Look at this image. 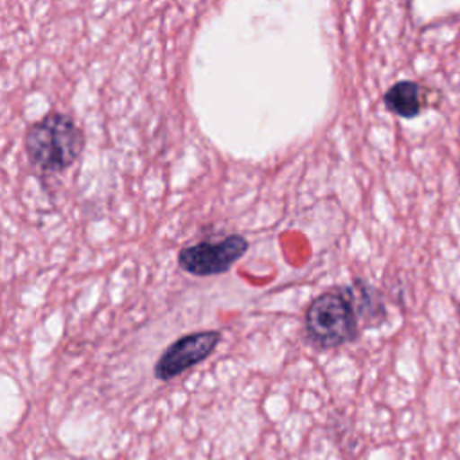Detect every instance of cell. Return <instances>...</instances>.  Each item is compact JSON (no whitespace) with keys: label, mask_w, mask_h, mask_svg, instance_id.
<instances>
[{"label":"cell","mask_w":460,"mask_h":460,"mask_svg":"<svg viewBox=\"0 0 460 460\" xmlns=\"http://www.w3.org/2000/svg\"><path fill=\"white\" fill-rule=\"evenodd\" d=\"M83 146L84 138L75 122L58 111L34 122L25 135V149L31 164L45 172L68 169L79 158Z\"/></svg>","instance_id":"cell-1"},{"label":"cell","mask_w":460,"mask_h":460,"mask_svg":"<svg viewBox=\"0 0 460 460\" xmlns=\"http://www.w3.org/2000/svg\"><path fill=\"white\" fill-rule=\"evenodd\" d=\"M359 311L352 288L318 295L305 311V334L322 349H334L358 336Z\"/></svg>","instance_id":"cell-2"},{"label":"cell","mask_w":460,"mask_h":460,"mask_svg":"<svg viewBox=\"0 0 460 460\" xmlns=\"http://www.w3.org/2000/svg\"><path fill=\"white\" fill-rule=\"evenodd\" d=\"M248 250V241L239 235H228L221 241H201L185 246L178 253V264L194 277H212L228 271Z\"/></svg>","instance_id":"cell-3"},{"label":"cell","mask_w":460,"mask_h":460,"mask_svg":"<svg viewBox=\"0 0 460 460\" xmlns=\"http://www.w3.org/2000/svg\"><path fill=\"white\" fill-rule=\"evenodd\" d=\"M221 340V332L216 329L198 331L181 336L172 341L158 358L155 365V376L160 381H169L187 368L201 363L208 358Z\"/></svg>","instance_id":"cell-4"},{"label":"cell","mask_w":460,"mask_h":460,"mask_svg":"<svg viewBox=\"0 0 460 460\" xmlns=\"http://www.w3.org/2000/svg\"><path fill=\"white\" fill-rule=\"evenodd\" d=\"M383 102L394 115L413 119L422 111V88L415 81H399L386 90Z\"/></svg>","instance_id":"cell-5"}]
</instances>
